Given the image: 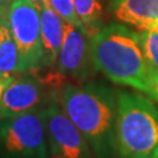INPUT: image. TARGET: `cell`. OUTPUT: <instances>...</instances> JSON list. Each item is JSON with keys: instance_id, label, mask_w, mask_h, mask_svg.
<instances>
[{"instance_id": "1", "label": "cell", "mask_w": 158, "mask_h": 158, "mask_svg": "<svg viewBox=\"0 0 158 158\" xmlns=\"http://www.w3.org/2000/svg\"><path fill=\"white\" fill-rule=\"evenodd\" d=\"M59 96L63 110L88 142L95 158H117L116 90L102 81L89 80L63 85Z\"/></svg>"}, {"instance_id": "2", "label": "cell", "mask_w": 158, "mask_h": 158, "mask_svg": "<svg viewBox=\"0 0 158 158\" xmlns=\"http://www.w3.org/2000/svg\"><path fill=\"white\" fill-rule=\"evenodd\" d=\"M90 49L97 72L109 81L144 94L149 93L150 68L137 32L121 23L103 26L90 38Z\"/></svg>"}, {"instance_id": "3", "label": "cell", "mask_w": 158, "mask_h": 158, "mask_svg": "<svg viewBox=\"0 0 158 158\" xmlns=\"http://www.w3.org/2000/svg\"><path fill=\"white\" fill-rule=\"evenodd\" d=\"M117 158H157L158 106L138 91L116 90Z\"/></svg>"}, {"instance_id": "4", "label": "cell", "mask_w": 158, "mask_h": 158, "mask_svg": "<svg viewBox=\"0 0 158 158\" xmlns=\"http://www.w3.org/2000/svg\"><path fill=\"white\" fill-rule=\"evenodd\" d=\"M0 158H51L42 109L0 121Z\"/></svg>"}, {"instance_id": "5", "label": "cell", "mask_w": 158, "mask_h": 158, "mask_svg": "<svg viewBox=\"0 0 158 158\" xmlns=\"http://www.w3.org/2000/svg\"><path fill=\"white\" fill-rule=\"evenodd\" d=\"M7 21L20 53L23 72L45 68L40 11L32 0H15L8 8Z\"/></svg>"}, {"instance_id": "6", "label": "cell", "mask_w": 158, "mask_h": 158, "mask_svg": "<svg viewBox=\"0 0 158 158\" xmlns=\"http://www.w3.org/2000/svg\"><path fill=\"white\" fill-rule=\"evenodd\" d=\"M51 158H95L88 142L63 110L55 91L42 108Z\"/></svg>"}, {"instance_id": "7", "label": "cell", "mask_w": 158, "mask_h": 158, "mask_svg": "<svg viewBox=\"0 0 158 158\" xmlns=\"http://www.w3.org/2000/svg\"><path fill=\"white\" fill-rule=\"evenodd\" d=\"M97 72L90 49V38L82 28L66 23L64 39L57 59V73L76 83L87 82Z\"/></svg>"}, {"instance_id": "8", "label": "cell", "mask_w": 158, "mask_h": 158, "mask_svg": "<svg viewBox=\"0 0 158 158\" xmlns=\"http://www.w3.org/2000/svg\"><path fill=\"white\" fill-rule=\"evenodd\" d=\"M54 93L55 90H47L45 83L31 73L20 77L14 76L2 95L0 121L42 109Z\"/></svg>"}, {"instance_id": "9", "label": "cell", "mask_w": 158, "mask_h": 158, "mask_svg": "<svg viewBox=\"0 0 158 158\" xmlns=\"http://www.w3.org/2000/svg\"><path fill=\"white\" fill-rule=\"evenodd\" d=\"M111 11L121 23L143 29H158V0H113Z\"/></svg>"}, {"instance_id": "10", "label": "cell", "mask_w": 158, "mask_h": 158, "mask_svg": "<svg viewBox=\"0 0 158 158\" xmlns=\"http://www.w3.org/2000/svg\"><path fill=\"white\" fill-rule=\"evenodd\" d=\"M40 23L44 49V66L51 67L57 63L64 39L66 23L48 5H46L40 11Z\"/></svg>"}, {"instance_id": "11", "label": "cell", "mask_w": 158, "mask_h": 158, "mask_svg": "<svg viewBox=\"0 0 158 158\" xmlns=\"http://www.w3.org/2000/svg\"><path fill=\"white\" fill-rule=\"evenodd\" d=\"M13 74H23V72L20 53L6 18L0 25V75Z\"/></svg>"}, {"instance_id": "12", "label": "cell", "mask_w": 158, "mask_h": 158, "mask_svg": "<svg viewBox=\"0 0 158 158\" xmlns=\"http://www.w3.org/2000/svg\"><path fill=\"white\" fill-rule=\"evenodd\" d=\"M76 15L85 34L91 38L102 26V5L100 0H73Z\"/></svg>"}, {"instance_id": "13", "label": "cell", "mask_w": 158, "mask_h": 158, "mask_svg": "<svg viewBox=\"0 0 158 158\" xmlns=\"http://www.w3.org/2000/svg\"><path fill=\"white\" fill-rule=\"evenodd\" d=\"M138 38L150 72L158 73V29H143Z\"/></svg>"}, {"instance_id": "14", "label": "cell", "mask_w": 158, "mask_h": 158, "mask_svg": "<svg viewBox=\"0 0 158 158\" xmlns=\"http://www.w3.org/2000/svg\"><path fill=\"white\" fill-rule=\"evenodd\" d=\"M47 5L51 6L66 23L74 25V26H77L83 29L82 23L76 15L73 0H48Z\"/></svg>"}, {"instance_id": "15", "label": "cell", "mask_w": 158, "mask_h": 158, "mask_svg": "<svg viewBox=\"0 0 158 158\" xmlns=\"http://www.w3.org/2000/svg\"><path fill=\"white\" fill-rule=\"evenodd\" d=\"M148 95L158 103V73L150 72V88Z\"/></svg>"}, {"instance_id": "16", "label": "cell", "mask_w": 158, "mask_h": 158, "mask_svg": "<svg viewBox=\"0 0 158 158\" xmlns=\"http://www.w3.org/2000/svg\"><path fill=\"white\" fill-rule=\"evenodd\" d=\"M14 79L13 75H0V111H1V103H2V95L6 87L11 83V81Z\"/></svg>"}, {"instance_id": "17", "label": "cell", "mask_w": 158, "mask_h": 158, "mask_svg": "<svg viewBox=\"0 0 158 158\" xmlns=\"http://www.w3.org/2000/svg\"><path fill=\"white\" fill-rule=\"evenodd\" d=\"M32 1H33L34 4H35V6L39 8V11H41V10L47 5V1H48V0H32Z\"/></svg>"}, {"instance_id": "18", "label": "cell", "mask_w": 158, "mask_h": 158, "mask_svg": "<svg viewBox=\"0 0 158 158\" xmlns=\"http://www.w3.org/2000/svg\"><path fill=\"white\" fill-rule=\"evenodd\" d=\"M15 0H0V8H10Z\"/></svg>"}, {"instance_id": "19", "label": "cell", "mask_w": 158, "mask_h": 158, "mask_svg": "<svg viewBox=\"0 0 158 158\" xmlns=\"http://www.w3.org/2000/svg\"><path fill=\"white\" fill-rule=\"evenodd\" d=\"M7 12H8V8H0V25L4 21V19L7 18Z\"/></svg>"}, {"instance_id": "20", "label": "cell", "mask_w": 158, "mask_h": 158, "mask_svg": "<svg viewBox=\"0 0 158 158\" xmlns=\"http://www.w3.org/2000/svg\"><path fill=\"white\" fill-rule=\"evenodd\" d=\"M157 158H158V155H157Z\"/></svg>"}]
</instances>
